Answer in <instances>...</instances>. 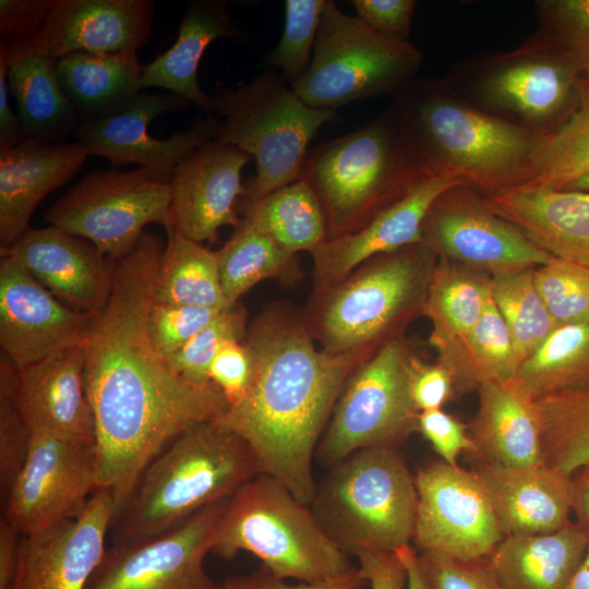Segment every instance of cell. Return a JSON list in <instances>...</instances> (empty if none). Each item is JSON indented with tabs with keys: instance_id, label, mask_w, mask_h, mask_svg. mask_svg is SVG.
Masks as SVG:
<instances>
[{
	"instance_id": "f1b7e54d",
	"label": "cell",
	"mask_w": 589,
	"mask_h": 589,
	"mask_svg": "<svg viewBox=\"0 0 589 589\" xmlns=\"http://www.w3.org/2000/svg\"><path fill=\"white\" fill-rule=\"evenodd\" d=\"M5 44L8 86L27 139L46 144L62 143L68 135L75 134L81 119L60 85L57 60L43 51L34 39Z\"/></svg>"
},
{
	"instance_id": "d4e9b609",
	"label": "cell",
	"mask_w": 589,
	"mask_h": 589,
	"mask_svg": "<svg viewBox=\"0 0 589 589\" xmlns=\"http://www.w3.org/2000/svg\"><path fill=\"white\" fill-rule=\"evenodd\" d=\"M473 471L504 537L549 534L570 521L573 478L544 462L505 467L479 461Z\"/></svg>"
},
{
	"instance_id": "83f0119b",
	"label": "cell",
	"mask_w": 589,
	"mask_h": 589,
	"mask_svg": "<svg viewBox=\"0 0 589 589\" xmlns=\"http://www.w3.org/2000/svg\"><path fill=\"white\" fill-rule=\"evenodd\" d=\"M247 44L244 34L235 24L224 0L189 2L175 44L145 65L142 87H160L196 105L206 116H214V99L197 81L200 60L217 39Z\"/></svg>"
},
{
	"instance_id": "8fae6325",
	"label": "cell",
	"mask_w": 589,
	"mask_h": 589,
	"mask_svg": "<svg viewBox=\"0 0 589 589\" xmlns=\"http://www.w3.org/2000/svg\"><path fill=\"white\" fill-rule=\"evenodd\" d=\"M411 353L401 337L385 344L348 378L315 452L332 467L356 450L395 446L417 432L409 394Z\"/></svg>"
},
{
	"instance_id": "91938a15",
	"label": "cell",
	"mask_w": 589,
	"mask_h": 589,
	"mask_svg": "<svg viewBox=\"0 0 589 589\" xmlns=\"http://www.w3.org/2000/svg\"><path fill=\"white\" fill-rule=\"evenodd\" d=\"M572 510L576 514L577 524L589 538V481L573 477Z\"/></svg>"
},
{
	"instance_id": "5bb4252c",
	"label": "cell",
	"mask_w": 589,
	"mask_h": 589,
	"mask_svg": "<svg viewBox=\"0 0 589 589\" xmlns=\"http://www.w3.org/2000/svg\"><path fill=\"white\" fill-rule=\"evenodd\" d=\"M422 242L437 257L490 276L532 269L555 259L494 214L468 184L450 188L433 202L422 225Z\"/></svg>"
},
{
	"instance_id": "30bf717a",
	"label": "cell",
	"mask_w": 589,
	"mask_h": 589,
	"mask_svg": "<svg viewBox=\"0 0 589 589\" xmlns=\"http://www.w3.org/2000/svg\"><path fill=\"white\" fill-rule=\"evenodd\" d=\"M422 60L409 39L382 35L326 0L311 64L292 89L309 106L336 111L398 94L416 80Z\"/></svg>"
},
{
	"instance_id": "ac0fdd59",
	"label": "cell",
	"mask_w": 589,
	"mask_h": 589,
	"mask_svg": "<svg viewBox=\"0 0 589 589\" xmlns=\"http://www.w3.org/2000/svg\"><path fill=\"white\" fill-rule=\"evenodd\" d=\"M116 513L113 492L98 488L79 515L22 536L9 589H85Z\"/></svg>"
},
{
	"instance_id": "03108f58",
	"label": "cell",
	"mask_w": 589,
	"mask_h": 589,
	"mask_svg": "<svg viewBox=\"0 0 589 589\" xmlns=\"http://www.w3.org/2000/svg\"><path fill=\"white\" fill-rule=\"evenodd\" d=\"M577 477L589 481V465L582 468Z\"/></svg>"
},
{
	"instance_id": "816d5d0a",
	"label": "cell",
	"mask_w": 589,
	"mask_h": 589,
	"mask_svg": "<svg viewBox=\"0 0 589 589\" xmlns=\"http://www.w3.org/2000/svg\"><path fill=\"white\" fill-rule=\"evenodd\" d=\"M411 401L418 412L442 409L456 393L452 372L442 363H425L411 354L408 370Z\"/></svg>"
},
{
	"instance_id": "ba28073f",
	"label": "cell",
	"mask_w": 589,
	"mask_h": 589,
	"mask_svg": "<svg viewBox=\"0 0 589 589\" xmlns=\"http://www.w3.org/2000/svg\"><path fill=\"white\" fill-rule=\"evenodd\" d=\"M414 476L395 446L353 452L330 467L309 505L345 552H395L413 538Z\"/></svg>"
},
{
	"instance_id": "d6986e66",
	"label": "cell",
	"mask_w": 589,
	"mask_h": 589,
	"mask_svg": "<svg viewBox=\"0 0 589 589\" xmlns=\"http://www.w3.org/2000/svg\"><path fill=\"white\" fill-rule=\"evenodd\" d=\"M95 314L67 306L14 259L1 255L0 346L19 370L83 345Z\"/></svg>"
},
{
	"instance_id": "11a10c76",
	"label": "cell",
	"mask_w": 589,
	"mask_h": 589,
	"mask_svg": "<svg viewBox=\"0 0 589 589\" xmlns=\"http://www.w3.org/2000/svg\"><path fill=\"white\" fill-rule=\"evenodd\" d=\"M368 580L359 567H354L339 580L325 584L289 585L265 568L240 576H231L224 582V589H360Z\"/></svg>"
},
{
	"instance_id": "e575fe53",
	"label": "cell",
	"mask_w": 589,
	"mask_h": 589,
	"mask_svg": "<svg viewBox=\"0 0 589 589\" xmlns=\"http://www.w3.org/2000/svg\"><path fill=\"white\" fill-rule=\"evenodd\" d=\"M244 217L285 251L312 252L327 239L321 203L306 181L299 179L259 200L243 197Z\"/></svg>"
},
{
	"instance_id": "f907efd6",
	"label": "cell",
	"mask_w": 589,
	"mask_h": 589,
	"mask_svg": "<svg viewBox=\"0 0 589 589\" xmlns=\"http://www.w3.org/2000/svg\"><path fill=\"white\" fill-rule=\"evenodd\" d=\"M417 432L430 442L441 460L450 466L458 465V457L464 452L476 456L469 426L442 409L419 412Z\"/></svg>"
},
{
	"instance_id": "9f6ffc18",
	"label": "cell",
	"mask_w": 589,
	"mask_h": 589,
	"mask_svg": "<svg viewBox=\"0 0 589 589\" xmlns=\"http://www.w3.org/2000/svg\"><path fill=\"white\" fill-rule=\"evenodd\" d=\"M356 555L371 589H404L407 585V570L396 552L359 551Z\"/></svg>"
},
{
	"instance_id": "7bdbcfd3",
	"label": "cell",
	"mask_w": 589,
	"mask_h": 589,
	"mask_svg": "<svg viewBox=\"0 0 589 589\" xmlns=\"http://www.w3.org/2000/svg\"><path fill=\"white\" fill-rule=\"evenodd\" d=\"M248 332L247 310L237 302L223 309L179 351L165 361L178 375L196 383L212 382L211 362L228 341H243Z\"/></svg>"
},
{
	"instance_id": "e0dca14e",
	"label": "cell",
	"mask_w": 589,
	"mask_h": 589,
	"mask_svg": "<svg viewBox=\"0 0 589 589\" xmlns=\"http://www.w3.org/2000/svg\"><path fill=\"white\" fill-rule=\"evenodd\" d=\"M190 103L178 94L140 93L122 107L81 121L75 131L88 155L107 158L113 166L139 164L156 179L170 182L175 168L203 144L215 140L221 122L206 116L190 130L169 139L151 136L147 128L156 117L187 109Z\"/></svg>"
},
{
	"instance_id": "cb8c5ba5",
	"label": "cell",
	"mask_w": 589,
	"mask_h": 589,
	"mask_svg": "<svg viewBox=\"0 0 589 589\" xmlns=\"http://www.w3.org/2000/svg\"><path fill=\"white\" fill-rule=\"evenodd\" d=\"M84 369L83 344L19 370L16 402L31 434L95 440Z\"/></svg>"
},
{
	"instance_id": "db71d44e",
	"label": "cell",
	"mask_w": 589,
	"mask_h": 589,
	"mask_svg": "<svg viewBox=\"0 0 589 589\" xmlns=\"http://www.w3.org/2000/svg\"><path fill=\"white\" fill-rule=\"evenodd\" d=\"M52 0H0V34L5 41L33 39L40 31Z\"/></svg>"
},
{
	"instance_id": "484cf974",
	"label": "cell",
	"mask_w": 589,
	"mask_h": 589,
	"mask_svg": "<svg viewBox=\"0 0 589 589\" xmlns=\"http://www.w3.org/2000/svg\"><path fill=\"white\" fill-rule=\"evenodd\" d=\"M88 156L79 143L46 144L26 139L0 146V244L12 247L31 227L47 194L65 184Z\"/></svg>"
},
{
	"instance_id": "bcb514c9",
	"label": "cell",
	"mask_w": 589,
	"mask_h": 589,
	"mask_svg": "<svg viewBox=\"0 0 589 589\" xmlns=\"http://www.w3.org/2000/svg\"><path fill=\"white\" fill-rule=\"evenodd\" d=\"M221 310L153 302L147 326L155 351L166 360L179 351Z\"/></svg>"
},
{
	"instance_id": "e7e4bbea",
	"label": "cell",
	"mask_w": 589,
	"mask_h": 589,
	"mask_svg": "<svg viewBox=\"0 0 589 589\" xmlns=\"http://www.w3.org/2000/svg\"><path fill=\"white\" fill-rule=\"evenodd\" d=\"M582 97L589 98V56L585 60L582 70Z\"/></svg>"
},
{
	"instance_id": "44dd1931",
	"label": "cell",
	"mask_w": 589,
	"mask_h": 589,
	"mask_svg": "<svg viewBox=\"0 0 589 589\" xmlns=\"http://www.w3.org/2000/svg\"><path fill=\"white\" fill-rule=\"evenodd\" d=\"M1 255L14 259L45 289L67 306L97 313L107 303L115 261L91 241L57 227L29 228Z\"/></svg>"
},
{
	"instance_id": "4fadbf2b",
	"label": "cell",
	"mask_w": 589,
	"mask_h": 589,
	"mask_svg": "<svg viewBox=\"0 0 589 589\" xmlns=\"http://www.w3.org/2000/svg\"><path fill=\"white\" fill-rule=\"evenodd\" d=\"M418 494L413 542L420 552L459 562L488 558L504 536L473 470L430 462L414 476Z\"/></svg>"
},
{
	"instance_id": "f5cc1de1",
	"label": "cell",
	"mask_w": 589,
	"mask_h": 589,
	"mask_svg": "<svg viewBox=\"0 0 589 589\" xmlns=\"http://www.w3.org/2000/svg\"><path fill=\"white\" fill-rule=\"evenodd\" d=\"M356 16L371 29L394 38L408 39L414 0H352Z\"/></svg>"
},
{
	"instance_id": "52a82bcc",
	"label": "cell",
	"mask_w": 589,
	"mask_h": 589,
	"mask_svg": "<svg viewBox=\"0 0 589 589\" xmlns=\"http://www.w3.org/2000/svg\"><path fill=\"white\" fill-rule=\"evenodd\" d=\"M241 551L257 556L274 576L305 584L336 581L354 568L310 506L266 473L228 498L212 534L211 553L231 560Z\"/></svg>"
},
{
	"instance_id": "8992f818",
	"label": "cell",
	"mask_w": 589,
	"mask_h": 589,
	"mask_svg": "<svg viewBox=\"0 0 589 589\" xmlns=\"http://www.w3.org/2000/svg\"><path fill=\"white\" fill-rule=\"evenodd\" d=\"M584 64L540 27L513 50L461 60L444 80L478 109L545 135L580 105Z\"/></svg>"
},
{
	"instance_id": "7a4b0ae2",
	"label": "cell",
	"mask_w": 589,
	"mask_h": 589,
	"mask_svg": "<svg viewBox=\"0 0 589 589\" xmlns=\"http://www.w3.org/2000/svg\"><path fill=\"white\" fill-rule=\"evenodd\" d=\"M435 172L390 105L352 132L309 151L300 179L321 203L328 240L360 230Z\"/></svg>"
},
{
	"instance_id": "7402d4cb",
	"label": "cell",
	"mask_w": 589,
	"mask_h": 589,
	"mask_svg": "<svg viewBox=\"0 0 589 589\" xmlns=\"http://www.w3.org/2000/svg\"><path fill=\"white\" fill-rule=\"evenodd\" d=\"M464 179L438 171L385 208L360 230L328 239L311 252L314 296L342 281L366 260L422 241V225L433 202Z\"/></svg>"
},
{
	"instance_id": "2e32d148",
	"label": "cell",
	"mask_w": 589,
	"mask_h": 589,
	"mask_svg": "<svg viewBox=\"0 0 589 589\" xmlns=\"http://www.w3.org/2000/svg\"><path fill=\"white\" fill-rule=\"evenodd\" d=\"M227 501L161 533L108 548L85 589H224L206 574L204 558Z\"/></svg>"
},
{
	"instance_id": "8d00e7d4",
	"label": "cell",
	"mask_w": 589,
	"mask_h": 589,
	"mask_svg": "<svg viewBox=\"0 0 589 589\" xmlns=\"http://www.w3.org/2000/svg\"><path fill=\"white\" fill-rule=\"evenodd\" d=\"M437 362L452 372L458 394L514 378L519 368L514 342L492 294L465 341Z\"/></svg>"
},
{
	"instance_id": "74e56055",
	"label": "cell",
	"mask_w": 589,
	"mask_h": 589,
	"mask_svg": "<svg viewBox=\"0 0 589 589\" xmlns=\"http://www.w3.org/2000/svg\"><path fill=\"white\" fill-rule=\"evenodd\" d=\"M543 462L573 478L589 465V386L534 400Z\"/></svg>"
},
{
	"instance_id": "6da1fadb",
	"label": "cell",
	"mask_w": 589,
	"mask_h": 589,
	"mask_svg": "<svg viewBox=\"0 0 589 589\" xmlns=\"http://www.w3.org/2000/svg\"><path fill=\"white\" fill-rule=\"evenodd\" d=\"M243 341L254 362L251 386L217 419L247 441L262 473L310 505L321 434L348 378L368 359L317 349L302 314L285 303L264 309Z\"/></svg>"
},
{
	"instance_id": "836d02e7",
	"label": "cell",
	"mask_w": 589,
	"mask_h": 589,
	"mask_svg": "<svg viewBox=\"0 0 589 589\" xmlns=\"http://www.w3.org/2000/svg\"><path fill=\"white\" fill-rule=\"evenodd\" d=\"M154 283V302L224 309L216 251L184 237L170 221Z\"/></svg>"
},
{
	"instance_id": "60d3db41",
	"label": "cell",
	"mask_w": 589,
	"mask_h": 589,
	"mask_svg": "<svg viewBox=\"0 0 589 589\" xmlns=\"http://www.w3.org/2000/svg\"><path fill=\"white\" fill-rule=\"evenodd\" d=\"M589 172V98L557 128L542 136L536 151L529 185L562 190ZM524 184V185H526Z\"/></svg>"
},
{
	"instance_id": "277c9868",
	"label": "cell",
	"mask_w": 589,
	"mask_h": 589,
	"mask_svg": "<svg viewBox=\"0 0 589 589\" xmlns=\"http://www.w3.org/2000/svg\"><path fill=\"white\" fill-rule=\"evenodd\" d=\"M259 473L260 462L244 438L218 419L197 423L145 467L115 516V544L161 533L231 497Z\"/></svg>"
},
{
	"instance_id": "6f0895ef",
	"label": "cell",
	"mask_w": 589,
	"mask_h": 589,
	"mask_svg": "<svg viewBox=\"0 0 589 589\" xmlns=\"http://www.w3.org/2000/svg\"><path fill=\"white\" fill-rule=\"evenodd\" d=\"M9 53L7 44L0 40V146L16 145L27 139V135L9 105L8 98Z\"/></svg>"
},
{
	"instance_id": "b9f144b4",
	"label": "cell",
	"mask_w": 589,
	"mask_h": 589,
	"mask_svg": "<svg viewBox=\"0 0 589 589\" xmlns=\"http://www.w3.org/2000/svg\"><path fill=\"white\" fill-rule=\"evenodd\" d=\"M326 0H286L285 25L277 46L265 60L293 87L306 73L313 56Z\"/></svg>"
},
{
	"instance_id": "4316f807",
	"label": "cell",
	"mask_w": 589,
	"mask_h": 589,
	"mask_svg": "<svg viewBox=\"0 0 589 589\" xmlns=\"http://www.w3.org/2000/svg\"><path fill=\"white\" fill-rule=\"evenodd\" d=\"M482 199L542 251L589 268V192L526 184Z\"/></svg>"
},
{
	"instance_id": "f6af8a7d",
	"label": "cell",
	"mask_w": 589,
	"mask_h": 589,
	"mask_svg": "<svg viewBox=\"0 0 589 589\" xmlns=\"http://www.w3.org/2000/svg\"><path fill=\"white\" fill-rule=\"evenodd\" d=\"M19 369L4 354L0 364V492L8 496L26 460L31 433L16 402Z\"/></svg>"
},
{
	"instance_id": "9a60e30c",
	"label": "cell",
	"mask_w": 589,
	"mask_h": 589,
	"mask_svg": "<svg viewBox=\"0 0 589 589\" xmlns=\"http://www.w3.org/2000/svg\"><path fill=\"white\" fill-rule=\"evenodd\" d=\"M98 489L95 440L31 434L24 466L1 503L22 536L79 515Z\"/></svg>"
},
{
	"instance_id": "f546056e",
	"label": "cell",
	"mask_w": 589,
	"mask_h": 589,
	"mask_svg": "<svg viewBox=\"0 0 589 589\" xmlns=\"http://www.w3.org/2000/svg\"><path fill=\"white\" fill-rule=\"evenodd\" d=\"M479 406L469 425L481 462L505 467L543 464L540 425L534 407L510 383H488L477 389Z\"/></svg>"
},
{
	"instance_id": "d6a6232c",
	"label": "cell",
	"mask_w": 589,
	"mask_h": 589,
	"mask_svg": "<svg viewBox=\"0 0 589 589\" xmlns=\"http://www.w3.org/2000/svg\"><path fill=\"white\" fill-rule=\"evenodd\" d=\"M492 276L438 257L422 314L432 323L429 342L443 359L468 337L491 296Z\"/></svg>"
},
{
	"instance_id": "680465c9",
	"label": "cell",
	"mask_w": 589,
	"mask_h": 589,
	"mask_svg": "<svg viewBox=\"0 0 589 589\" xmlns=\"http://www.w3.org/2000/svg\"><path fill=\"white\" fill-rule=\"evenodd\" d=\"M22 534L7 520L0 521V589H9L16 569Z\"/></svg>"
},
{
	"instance_id": "be15d7a7",
	"label": "cell",
	"mask_w": 589,
	"mask_h": 589,
	"mask_svg": "<svg viewBox=\"0 0 589 589\" xmlns=\"http://www.w3.org/2000/svg\"><path fill=\"white\" fill-rule=\"evenodd\" d=\"M562 190L589 192V172L584 173L567 183Z\"/></svg>"
},
{
	"instance_id": "7c38bea8",
	"label": "cell",
	"mask_w": 589,
	"mask_h": 589,
	"mask_svg": "<svg viewBox=\"0 0 589 589\" xmlns=\"http://www.w3.org/2000/svg\"><path fill=\"white\" fill-rule=\"evenodd\" d=\"M171 184L149 171L99 170L86 175L46 212L50 226L91 241L104 255L129 253L152 223L170 221Z\"/></svg>"
},
{
	"instance_id": "7dc6e473",
	"label": "cell",
	"mask_w": 589,
	"mask_h": 589,
	"mask_svg": "<svg viewBox=\"0 0 589 589\" xmlns=\"http://www.w3.org/2000/svg\"><path fill=\"white\" fill-rule=\"evenodd\" d=\"M540 27L582 59L589 56V0L536 2Z\"/></svg>"
},
{
	"instance_id": "94428289",
	"label": "cell",
	"mask_w": 589,
	"mask_h": 589,
	"mask_svg": "<svg viewBox=\"0 0 589 589\" xmlns=\"http://www.w3.org/2000/svg\"><path fill=\"white\" fill-rule=\"evenodd\" d=\"M407 570V589H430L420 567L416 549L406 544L395 551Z\"/></svg>"
},
{
	"instance_id": "9c48e42d",
	"label": "cell",
	"mask_w": 589,
	"mask_h": 589,
	"mask_svg": "<svg viewBox=\"0 0 589 589\" xmlns=\"http://www.w3.org/2000/svg\"><path fill=\"white\" fill-rule=\"evenodd\" d=\"M216 141L236 146L256 163V176L242 196L259 200L300 179L309 144L336 111L305 104L281 74L265 70L235 88L218 87Z\"/></svg>"
},
{
	"instance_id": "ee69618b",
	"label": "cell",
	"mask_w": 589,
	"mask_h": 589,
	"mask_svg": "<svg viewBox=\"0 0 589 589\" xmlns=\"http://www.w3.org/2000/svg\"><path fill=\"white\" fill-rule=\"evenodd\" d=\"M536 286L560 325L589 321V268L554 259L533 268Z\"/></svg>"
},
{
	"instance_id": "f35d334b",
	"label": "cell",
	"mask_w": 589,
	"mask_h": 589,
	"mask_svg": "<svg viewBox=\"0 0 589 589\" xmlns=\"http://www.w3.org/2000/svg\"><path fill=\"white\" fill-rule=\"evenodd\" d=\"M216 255L227 305L239 302L257 283L285 277L290 267L296 266V254L285 251L247 218L241 219Z\"/></svg>"
},
{
	"instance_id": "6125c7cd",
	"label": "cell",
	"mask_w": 589,
	"mask_h": 589,
	"mask_svg": "<svg viewBox=\"0 0 589 589\" xmlns=\"http://www.w3.org/2000/svg\"><path fill=\"white\" fill-rule=\"evenodd\" d=\"M566 589H589V542L585 555Z\"/></svg>"
},
{
	"instance_id": "5b68a950",
	"label": "cell",
	"mask_w": 589,
	"mask_h": 589,
	"mask_svg": "<svg viewBox=\"0 0 589 589\" xmlns=\"http://www.w3.org/2000/svg\"><path fill=\"white\" fill-rule=\"evenodd\" d=\"M437 255L422 241L375 255L314 296L304 317L322 350L371 358L422 314Z\"/></svg>"
},
{
	"instance_id": "3957f363",
	"label": "cell",
	"mask_w": 589,
	"mask_h": 589,
	"mask_svg": "<svg viewBox=\"0 0 589 589\" xmlns=\"http://www.w3.org/2000/svg\"><path fill=\"white\" fill-rule=\"evenodd\" d=\"M392 106L437 171L452 172L482 196L529 182L543 135L491 116L443 80H414Z\"/></svg>"
},
{
	"instance_id": "ffe728a7",
	"label": "cell",
	"mask_w": 589,
	"mask_h": 589,
	"mask_svg": "<svg viewBox=\"0 0 589 589\" xmlns=\"http://www.w3.org/2000/svg\"><path fill=\"white\" fill-rule=\"evenodd\" d=\"M249 159L242 149L212 140L175 168L170 218L184 237L215 242L221 227L240 224L236 206L247 192L241 173Z\"/></svg>"
},
{
	"instance_id": "603a6c76",
	"label": "cell",
	"mask_w": 589,
	"mask_h": 589,
	"mask_svg": "<svg viewBox=\"0 0 589 589\" xmlns=\"http://www.w3.org/2000/svg\"><path fill=\"white\" fill-rule=\"evenodd\" d=\"M154 7L152 0H52L33 39L55 60L74 52L137 51L151 37Z\"/></svg>"
},
{
	"instance_id": "681fc988",
	"label": "cell",
	"mask_w": 589,
	"mask_h": 589,
	"mask_svg": "<svg viewBox=\"0 0 589 589\" xmlns=\"http://www.w3.org/2000/svg\"><path fill=\"white\" fill-rule=\"evenodd\" d=\"M254 374L252 354L244 341L225 344L209 364L207 376L224 394L229 407L249 392Z\"/></svg>"
},
{
	"instance_id": "d590c367",
	"label": "cell",
	"mask_w": 589,
	"mask_h": 589,
	"mask_svg": "<svg viewBox=\"0 0 589 589\" xmlns=\"http://www.w3.org/2000/svg\"><path fill=\"white\" fill-rule=\"evenodd\" d=\"M509 383L530 400L589 386V321L557 326Z\"/></svg>"
},
{
	"instance_id": "ab89813d",
	"label": "cell",
	"mask_w": 589,
	"mask_h": 589,
	"mask_svg": "<svg viewBox=\"0 0 589 589\" xmlns=\"http://www.w3.org/2000/svg\"><path fill=\"white\" fill-rule=\"evenodd\" d=\"M491 294L510 332L520 366L558 324L536 286L533 268L492 276Z\"/></svg>"
},
{
	"instance_id": "4dcf8cb0",
	"label": "cell",
	"mask_w": 589,
	"mask_h": 589,
	"mask_svg": "<svg viewBox=\"0 0 589 589\" xmlns=\"http://www.w3.org/2000/svg\"><path fill=\"white\" fill-rule=\"evenodd\" d=\"M588 542L569 521L549 534L504 537L489 561L503 589H566Z\"/></svg>"
},
{
	"instance_id": "c3c4849f",
	"label": "cell",
	"mask_w": 589,
	"mask_h": 589,
	"mask_svg": "<svg viewBox=\"0 0 589 589\" xmlns=\"http://www.w3.org/2000/svg\"><path fill=\"white\" fill-rule=\"evenodd\" d=\"M418 557L430 589H503L489 557L459 562L430 552H420Z\"/></svg>"
},
{
	"instance_id": "1f68e13d",
	"label": "cell",
	"mask_w": 589,
	"mask_h": 589,
	"mask_svg": "<svg viewBox=\"0 0 589 589\" xmlns=\"http://www.w3.org/2000/svg\"><path fill=\"white\" fill-rule=\"evenodd\" d=\"M57 76L81 121L109 113L140 93L145 70L136 50L74 52L57 60Z\"/></svg>"
}]
</instances>
